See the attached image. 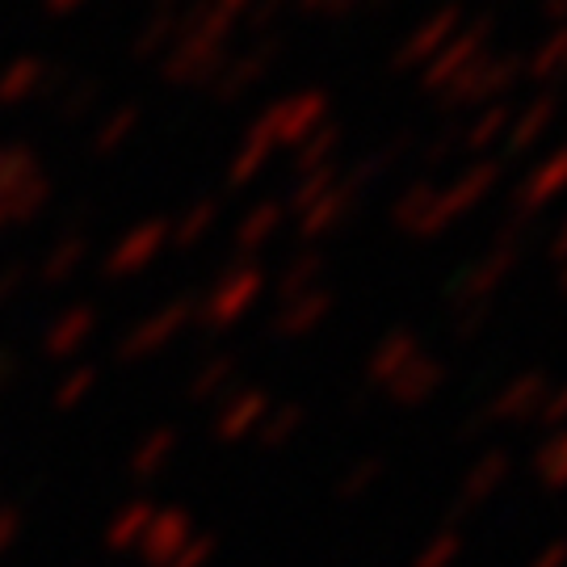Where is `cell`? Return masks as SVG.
I'll list each match as a JSON object with an SVG mask.
<instances>
[{
	"label": "cell",
	"instance_id": "cb8c5ba5",
	"mask_svg": "<svg viewBox=\"0 0 567 567\" xmlns=\"http://www.w3.org/2000/svg\"><path fill=\"white\" fill-rule=\"evenodd\" d=\"M337 182H341V173H337L332 164H328V168H316V173H307L303 185H299V206L307 210L311 203H320Z\"/></svg>",
	"mask_w": 567,
	"mask_h": 567
},
{
	"label": "cell",
	"instance_id": "5bb4252c",
	"mask_svg": "<svg viewBox=\"0 0 567 567\" xmlns=\"http://www.w3.org/2000/svg\"><path fill=\"white\" fill-rule=\"evenodd\" d=\"M522 76L534 84H559L567 81V21H559L547 39L538 42L522 60Z\"/></svg>",
	"mask_w": 567,
	"mask_h": 567
},
{
	"label": "cell",
	"instance_id": "f1b7e54d",
	"mask_svg": "<svg viewBox=\"0 0 567 567\" xmlns=\"http://www.w3.org/2000/svg\"><path fill=\"white\" fill-rule=\"evenodd\" d=\"M543 18L555 21V25L567 21V0H543Z\"/></svg>",
	"mask_w": 567,
	"mask_h": 567
},
{
	"label": "cell",
	"instance_id": "4316f807",
	"mask_svg": "<svg viewBox=\"0 0 567 567\" xmlns=\"http://www.w3.org/2000/svg\"><path fill=\"white\" fill-rule=\"evenodd\" d=\"M316 274H320V257H303L299 265H290V290H303Z\"/></svg>",
	"mask_w": 567,
	"mask_h": 567
},
{
	"label": "cell",
	"instance_id": "8fae6325",
	"mask_svg": "<svg viewBox=\"0 0 567 567\" xmlns=\"http://www.w3.org/2000/svg\"><path fill=\"white\" fill-rule=\"evenodd\" d=\"M421 353V337L412 332V328H395V332H386L383 341L370 349V358L362 365V379L370 391H383L400 370H404L412 358Z\"/></svg>",
	"mask_w": 567,
	"mask_h": 567
},
{
	"label": "cell",
	"instance_id": "5b68a950",
	"mask_svg": "<svg viewBox=\"0 0 567 567\" xmlns=\"http://www.w3.org/2000/svg\"><path fill=\"white\" fill-rule=\"evenodd\" d=\"M492 34H496V18H492V13L466 18L463 25H458V34H454V39H450L446 47H442V51H437V55L416 72V76H421V93H425V97H437V93H442V89L463 72L466 63L484 55Z\"/></svg>",
	"mask_w": 567,
	"mask_h": 567
},
{
	"label": "cell",
	"instance_id": "4fadbf2b",
	"mask_svg": "<svg viewBox=\"0 0 567 567\" xmlns=\"http://www.w3.org/2000/svg\"><path fill=\"white\" fill-rule=\"evenodd\" d=\"M358 203H362V194L341 177L320 203H311L303 210V236H328V231H337L358 210Z\"/></svg>",
	"mask_w": 567,
	"mask_h": 567
},
{
	"label": "cell",
	"instance_id": "e0dca14e",
	"mask_svg": "<svg viewBox=\"0 0 567 567\" xmlns=\"http://www.w3.org/2000/svg\"><path fill=\"white\" fill-rule=\"evenodd\" d=\"M458 555H463V534H458L454 526H446V529H437L425 547L416 550L412 567H454L458 564Z\"/></svg>",
	"mask_w": 567,
	"mask_h": 567
},
{
	"label": "cell",
	"instance_id": "7a4b0ae2",
	"mask_svg": "<svg viewBox=\"0 0 567 567\" xmlns=\"http://www.w3.org/2000/svg\"><path fill=\"white\" fill-rule=\"evenodd\" d=\"M501 177H505V164L496 161V156H484V161L463 164L446 185L433 182V194H429L425 219H421L416 240H442L450 227L463 224L466 215H475L496 194Z\"/></svg>",
	"mask_w": 567,
	"mask_h": 567
},
{
	"label": "cell",
	"instance_id": "484cf974",
	"mask_svg": "<svg viewBox=\"0 0 567 567\" xmlns=\"http://www.w3.org/2000/svg\"><path fill=\"white\" fill-rule=\"evenodd\" d=\"M358 4H365V0H307L311 13H328V18H344V13H353Z\"/></svg>",
	"mask_w": 567,
	"mask_h": 567
},
{
	"label": "cell",
	"instance_id": "f546056e",
	"mask_svg": "<svg viewBox=\"0 0 567 567\" xmlns=\"http://www.w3.org/2000/svg\"><path fill=\"white\" fill-rule=\"evenodd\" d=\"M555 286H559V295H567V261H559V274H555Z\"/></svg>",
	"mask_w": 567,
	"mask_h": 567
},
{
	"label": "cell",
	"instance_id": "52a82bcc",
	"mask_svg": "<svg viewBox=\"0 0 567 567\" xmlns=\"http://www.w3.org/2000/svg\"><path fill=\"white\" fill-rule=\"evenodd\" d=\"M567 194V143L550 147L538 164H529V173L513 189V215L508 219H538L543 210L559 203Z\"/></svg>",
	"mask_w": 567,
	"mask_h": 567
},
{
	"label": "cell",
	"instance_id": "d4e9b609",
	"mask_svg": "<svg viewBox=\"0 0 567 567\" xmlns=\"http://www.w3.org/2000/svg\"><path fill=\"white\" fill-rule=\"evenodd\" d=\"M529 567H567V538H555V543H547V547L529 559Z\"/></svg>",
	"mask_w": 567,
	"mask_h": 567
},
{
	"label": "cell",
	"instance_id": "7402d4cb",
	"mask_svg": "<svg viewBox=\"0 0 567 567\" xmlns=\"http://www.w3.org/2000/svg\"><path fill=\"white\" fill-rule=\"evenodd\" d=\"M492 324V303H471L454 311V341H475L484 328Z\"/></svg>",
	"mask_w": 567,
	"mask_h": 567
},
{
	"label": "cell",
	"instance_id": "8992f818",
	"mask_svg": "<svg viewBox=\"0 0 567 567\" xmlns=\"http://www.w3.org/2000/svg\"><path fill=\"white\" fill-rule=\"evenodd\" d=\"M466 21L463 4L458 0H446V4H437L429 18H421L412 30H408L404 39L395 42V55H391V68L395 72H421L442 47H446L454 34H458V25Z\"/></svg>",
	"mask_w": 567,
	"mask_h": 567
},
{
	"label": "cell",
	"instance_id": "7c38bea8",
	"mask_svg": "<svg viewBox=\"0 0 567 567\" xmlns=\"http://www.w3.org/2000/svg\"><path fill=\"white\" fill-rule=\"evenodd\" d=\"M513 122V102H492L475 114L463 118V152H471L475 161H484L487 152H496V143H505V131Z\"/></svg>",
	"mask_w": 567,
	"mask_h": 567
},
{
	"label": "cell",
	"instance_id": "277c9868",
	"mask_svg": "<svg viewBox=\"0 0 567 567\" xmlns=\"http://www.w3.org/2000/svg\"><path fill=\"white\" fill-rule=\"evenodd\" d=\"M547 391H550L547 370H522V374H513V379L458 429V437H484L487 429H501V425H529V421L538 416L543 400H547Z\"/></svg>",
	"mask_w": 567,
	"mask_h": 567
},
{
	"label": "cell",
	"instance_id": "6da1fadb",
	"mask_svg": "<svg viewBox=\"0 0 567 567\" xmlns=\"http://www.w3.org/2000/svg\"><path fill=\"white\" fill-rule=\"evenodd\" d=\"M526 248H529V224L526 219H508L496 231V240L487 244L475 261L454 269V278L446 286L450 307L458 311V307H471V303H496L501 286L517 274V265L526 261Z\"/></svg>",
	"mask_w": 567,
	"mask_h": 567
},
{
	"label": "cell",
	"instance_id": "d6986e66",
	"mask_svg": "<svg viewBox=\"0 0 567 567\" xmlns=\"http://www.w3.org/2000/svg\"><path fill=\"white\" fill-rule=\"evenodd\" d=\"M328 311H332V295H324V290L303 295V299H295V307L286 311V328H290V332H307V328L320 324Z\"/></svg>",
	"mask_w": 567,
	"mask_h": 567
},
{
	"label": "cell",
	"instance_id": "603a6c76",
	"mask_svg": "<svg viewBox=\"0 0 567 567\" xmlns=\"http://www.w3.org/2000/svg\"><path fill=\"white\" fill-rule=\"evenodd\" d=\"M538 425L547 429H564L567 425V379L564 383H550L547 400H543V408H538V416H534Z\"/></svg>",
	"mask_w": 567,
	"mask_h": 567
},
{
	"label": "cell",
	"instance_id": "3957f363",
	"mask_svg": "<svg viewBox=\"0 0 567 567\" xmlns=\"http://www.w3.org/2000/svg\"><path fill=\"white\" fill-rule=\"evenodd\" d=\"M522 81V55L513 51H484L480 60H471L454 81L433 97L442 114H463V110H484L492 102H505L513 84Z\"/></svg>",
	"mask_w": 567,
	"mask_h": 567
},
{
	"label": "cell",
	"instance_id": "30bf717a",
	"mask_svg": "<svg viewBox=\"0 0 567 567\" xmlns=\"http://www.w3.org/2000/svg\"><path fill=\"white\" fill-rule=\"evenodd\" d=\"M442 386H446V362L421 349V353L383 386V395L395 408H421V404H429Z\"/></svg>",
	"mask_w": 567,
	"mask_h": 567
},
{
	"label": "cell",
	"instance_id": "ffe728a7",
	"mask_svg": "<svg viewBox=\"0 0 567 567\" xmlns=\"http://www.w3.org/2000/svg\"><path fill=\"white\" fill-rule=\"evenodd\" d=\"M383 471H386V463L383 458H362V463H353L349 471H344V480H341V496H365L370 487L383 480Z\"/></svg>",
	"mask_w": 567,
	"mask_h": 567
},
{
	"label": "cell",
	"instance_id": "ac0fdd59",
	"mask_svg": "<svg viewBox=\"0 0 567 567\" xmlns=\"http://www.w3.org/2000/svg\"><path fill=\"white\" fill-rule=\"evenodd\" d=\"M458 152H463V122H450V126H442L437 135H429V140L421 143V164L433 173V168H442V164L454 161Z\"/></svg>",
	"mask_w": 567,
	"mask_h": 567
},
{
	"label": "cell",
	"instance_id": "ba28073f",
	"mask_svg": "<svg viewBox=\"0 0 567 567\" xmlns=\"http://www.w3.org/2000/svg\"><path fill=\"white\" fill-rule=\"evenodd\" d=\"M559 114H564V97H559L555 89L534 93L526 105H513V122H508L505 143H501L505 156H526V152H534V147L555 131Z\"/></svg>",
	"mask_w": 567,
	"mask_h": 567
},
{
	"label": "cell",
	"instance_id": "9a60e30c",
	"mask_svg": "<svg viewBox=\"0 0 567 567\" xmlns=\"http://www.w3.org/2000/svg\"><path fill=\"white\" fill-rule=\"evenodd\" d=\"M324 118H328V97H324V93H303V97H295L290 105H282V110H278L274 126L282 131V140L303 143V140H311L320 126H324Z\"/></svg>",
	"mask_w": 567,
	"mask_h": 567
},
{
	"label": "cell",
	"instance_id": "44dd1931",
	"mask_svg": "<svg viewBox=\"0 0 567 567\" xmlns=\"http://www.w3.org/2000/svg\"><path fill=\"white\" fill-rule=\"evenodd\" d=\"M337 147H341V131L337 126H320L311 140H307V152H303V173H316V168H328V161L337 156Z\"/></svg>",
	"mask_w": 567,
	"mask_h": 567
},
{
	"label": "cell",
	"instance_id": "2e32d148",
	"mask_svg": "<svg viewBox=\"0 0 567 567\" xmlns=\"http://www.w3.org/2000/svg\"><path fill=\"white\" fill-rule=\"evenodd\" d=\"M534 480L547 487V492H564L567 487V425L564 429H550L547 437L538 442L534 450Z\"/></svg>",
	"mask_w": 567,
	"mask_h": 567
},
{
	"label": "cell",
	"instance_id": "83f0119b",
	"mask_svg": "<svg viewBox=\"0 0 567 567\" xmlns=\"http://www.w3.org/2000/svg\"><path fill=\"white\" fill-rule=\"evenodd\" d=\"M550 257H555V261H567V210H564V224L550 231Z\"/></svg>",
	"mask_w": 567,
	"mask_h": 567
},
{
	"label": "cell",
	"instance_id": "9c48e42d",
	"mask_svg": "<svg viewBox=\"0 0 567 567\" xmlns=\"http://www.w3.org/2000/svg\"><path fill=\"white\" fill-rule=\"evenodd\" d=\"M508 475H513V454L501 446H487L475 463L466 466L463 487H458V501H454V508H450V522L471 517L475 508H484L487 501L508 484Z\"/></svg>",
	"mask_w": 567,
	"mask_h": 567
}]
</instances>
